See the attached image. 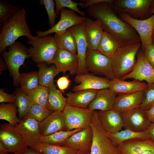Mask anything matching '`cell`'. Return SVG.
Instances as JSON below:
<instances>
[{
  "label": "cell",
  "mask_w": 154,
  "mask_h": 154,
  "mask_svg": "<svg viewBox=\"0 0 154 154\" xmlns=\"http://www.w3.org/2000/svg\"><path fill=\"white\" fill-rule=\"evenodd\" d=\"M87 11L90 16L100 21L104 31L113 36L121 46L141 42L135 30L117 15L108 3L102 2L92 6L88 8Z\"/></svg>",
  "instance_id": "1"
},
{
  "label": "cell",
  "mask_w": 154,
  "mask_h": 154,
  "mask_svg": "<svg viewBox=\"0 0 154 154\" xmlns=\"http://www.w3.org/2000/svg\"><path fill=\"white\" fill-rule=\"evenodd\" d=\"M26 12L24 8L20 9L6 20L0 33V52L14 43L19 37L25 36L28 40L33 36L31 34L26 19Z\"/></svg>",
  "instance_id": "2"
},
{
  "label": "cell",
  "mask_w": 154,
  "mask_h": 154,
  "mask_svg": "<svg viewBox=\"0 0 154 154\" xmlns=\"http://www.w3.org/2000/svg\"><path fill=\"white\" fill-rule=\"evenodd\" d=\"M141 47V42L120 46L110 57L115 78L121 79L132 70L137 53Z\"/></svg>",
  "instance_id": "3"
},
{
  "label": "cell",
  "mask_w": 154,
  "mask_h": 154,
  "mask_svg": "<svg viewBox=\"0 0 154 154\" xmlns=\"http://www.w3.org/2000/svg\"><path fill=\"white\" fill-rule=\"evenodd\" d=\"M27 42L31 46L28 49L29 54L35 62L53 64L54 57L58 48L54 37L33 36Z\"/></svg>",
  "instance_id": "4"
},
{
  "label": "cell",
  "mask_w": 154,
  "mask_h": 154,
  "mask_svg": "<svg viewBox=\"0 0 154 154\" xmlns=\"http://www.w3.org/2000/svg\"><path fill=\"white\" fill-rule=\"evenodd\" d=\"M90 125L93 137L90 154H120L102 126L97 111H94Z\"/></svg>",
  "instance_id": "5"
},
{
  "label": "cell",
  "mask_w": 154,
  "mask_h": 154,
  "mask_svg": "<svg viewBox=\"0 0 154 154\" xmlns=\"http://www.w3.org/2000/svg\"><path fill=\"white\" fill-rule=\"evenodd\" d=\"M1 53L13 77L14 85L18 86L20 84L21 76L19 68L26 59L30 58L28 49L22 43L16 41L8 47V51L5 50Z\"/></svg>",
  "instance_id": "6"
},
{
  "label": "cell",
  "mask_w": 154,
  "mask_h": 154,
  "mask_svg": "<svg viewBox=\"0 0 154 154\" xmlns=\"http://www.w3.org/2000/svg\"><path fill=\"white\" fill-rule=\"evenodd\" d=\"M152 0H111L108 3L117 13H125L135 19H144L149 14Z\"/></svg>",
  "instance_id": "7"
},
{
  "label": "cell",
  "mask_w": 154,
  "mask_h": 154,
  "mask_svg": "<svg viewBox=\"0 0 154 154\" xmlns=\"http://www.w3.org/2000/svg\"><path fill=\"white\" fill-rule=\"evenodd\" d=\"M86 65L93 74L102 75L110 80L115 78L110 58L97 50L87 49Z\"/></svg>",
  "instance_id": "8"
},
{
  "label": "cell",
  "mask_w": 154,
  "mask_h": 154,
  "mask_svg": "<svg viewBox=\"0 0 154 154\" xmlns=\"http://www.w3.org/2000/svg\"><path fill=\"white\" fill-rule=\"evenodd\" d=\"M119 15L122 20L131 26L137 33L142 50L146 46L152 43L154 30V14L144 19H134L125 13H121Z\"/></svg>",
  "instance_id": "9"
},
{
  "label": "cell",
  "mask_w": 154,
  "mask_h": 154,
  "mask_svg": "<svg viewBox=\"0 0 154 154\" xmlns=\"http://www.w3.org/2000/svg\"><path fill=\"white\" fill-rule=\"evenodd\" d=\"M94 111L88 108L83 109L67 105L62 111L66 130L84 128L90 125Z\"/></svg>",
  "instance_id": "10"
},
{
  "label": "cell",
  "mask_w": 154,
  "mask_h": 154,
  "mask_svg": "<svg viewBox=\"0 0 154 154\" xmlns=\"http://www.w3.org/2000/svg\"><path fill=\"white\" fill-rule=\"evenodd\" d=\"M60 14V19L54 26L46 31H37V36L42 37L52 33H61L73 26L84 23L87 18L79 16L74 11L66 8L62 9Z\"/></svg>",
  "instance_id": "11"
},
{
  "label": "cell",
  "mask_w": 154,
  "mask_h": 154,
  "mask_svg": "<svg viewBox=\"0 0 154 154\" xmlns=\"http://www.w3.org/2000/svg\"><path fill=\"white\" fill-rule=\"evenodd\" d=\"M123 127L137 132L145 131L151 122L148 119L145 111L141 107L120 112Z\"/></svg>",
  "instance_id": "12"
},
{
  "label": "cell",
  "mask_w": 154,
  "mask_h": 154,
  "mask_svg": "<svg viewBox=\"0 0 154 154\" xmlns=\"http://www.w3.org/2000/svg\"><path fill=\"white\" fill-rule=\"evenodd\" d=\"M0 141L10 152L27 148V144L16 127L9 123L0 126Z\"/></svg>",
  "instance_id": "13"
},
{
  "label": "cell",
  "mask_w": 154,
  "mask_h": 154,
  "mask_svg": "<svg viewBox=\"0 0 154 154\" xmlns=\"http://www.w3.org/2000/svg\"><path fill=\"white\" fill-rule=\"evenodd\" d=\"M38 123L33 116L27 114L15 126L29 147L40 143L42 136Z\"/></svg>",
  "instance_id": "14"
},
{
  "label": "cell",
  "mask_w": 154,
  "mask_h": 154,
  "mask_svg": "<svg viewBox=\"0 0 154 154\" xmlns=\"http://www.w3.org/2000/svg\"><path fill=\"white\" fill-rule=\"evenodd\" d=\"M129 78L142 82L145 81L147 83H154V69L145 59L141 48L137 53L133 68L121 79L125 80Z\"/></svg>",
  "instance_id": "15"
},
{
  "label": "cell",
  "mask_w": 154,
  "mask_h": 154,
  "mask_svg": "<svg viewBox=\"0 0 154 154\" xmlns=\"http://www.w3.org/2000/svg\"><path fill=\"white\" fill-rule=\"evenodd\" d=\"M110 80L104 77L88 73L76 75L74 82L78 84L73 87L72 90L76 92L82 90H99L109 88Z\"/></svg>",
  "instance_id": "16"
},
{
  "label": "cell",
  "mask_w": 154,
  "mask_h": 154,
  "mask_svg": "<svg viewBox=\"0 0 154 154\" xmlns=\"http://www.w3.org/2000/svg\"><path fill=\"white\" fill-rule=\"evenodd\" d=\"M85 23L73 26L68 29L73 33L76 44L77 54L79 62V67L77 75L88 72L86 65V58L88 46L84 32Z\"/></svg>",
  "instance_id": "17"
},
{
  "label": "cell",
  "mask_w": 154,
  "mask_h": 154,
  "mask_svg": "<svg viewBox=\"0 0 154 154\" xmlns=\"http://www.w3.org/2000/svg\"><path fill=\"white\" fill-rule=\"evenodd\" d=\"M53 64L60 72L65 73L68 71L72 75L78 74L79 62L77 54H73L58 48L54 57Z\"/></svg>",
  "instance_id": "18"
},
{
  "label": "cell",
  "mask_w": 154,
  "mask_h": 154,
  "mask_svg": "<svg viewBox=\"0 0 154 154\" xmlns=\"http://www.w3.org/2000/svg\"><path fill=\"white\" fill-rule=\"evenodd\" d=\"M117 147L120 154H154V142L147 139L127 141Z\"/></svg>",
  "instance_id": "19"
},
{
  "label": "cell",
  "mask_w": 154,
  "mask_h": 154,
  "mask_svg": "<svg viewBox=\"0 0 154 154\" xmlns=\"http://www.w3.org/2000/svg\"><path fill=\"white\" fill-rule=\"evenodd\" d=\"M93 137V130L90 125L72 135L64 146L71 147L78 151L90 150Z\"/></svg>",
  "instance_id": "20"
},
{
  "label": "cell",
  "mask_w": 154,
  "mask_h": 154,
  "mask_svg": "<svg viewBox=\"0 0 154 154\" xmlns=\"http://www.w3.org/2000/svg\"><path fill=\"white\" fill-rule=\"evenodd\" d=\"M144 90L118 95L112 109L120 112L140 107L144 99Z\"/></svg>",
  "instance_id": "21"
},
{
  "label": "cell",
  "mask_w": 154,
  "mask_h": 154,
  "mask_svg": "<svg viewBox=\"0 0 154 154\" xmlns=\"http://www.w3.org/2000/svg\"><path fill=\"white\" fill-rule=\"evenodd\" d=\"M42 136H46L60 131H66L64 116L62 111L52 112L44 120L39 122Z\"/></svg>",
  "instance_id": "22"
},
{
  "label": "cell",
  "mask_w": 154,
  "mask_h": 154,
  "mask_svg": "<svg viewBox=\"0 0 154 154\" xmlns=\"http://www.w3.org/2000/svg\"><path fill=\"white\" fill-rule=\"evenodd\" d=\"M97 112L102 125L107 132L114 133L122 130L123 122L120 112L112 109Z\"/></svg>",
  "instance_id": "23"
},
{
  "label": "cell",
  "mask_w": 154,
  "mask_h": 154,
  "mask_svg": "<svg viewBox=\"0 0 154 154\" xmlns=\"http://www.w3.org/2000/svg\"><path fill=\"white\" fill-rule=\"evenodd\" d=\"M84 29L88 48L97 50L104 32L100 22L97 19L93 21L87 17Z\"/></svg>",
  "instance_id": "24"
},
{
  "label": "cell",
  "mask_w": 154,
  "mask_h": 154,
  "mask_svg": "<svg viewBox=\"0 0 154 154\" xmlns=\"http://www.w3.org/2000/svg\"><path fill=\"white\" fill-rule=\"evenodd\" d=\"M117 95L109 88L98 90L88 108L94 111L111 110L114 105Z\"/></svg>",
  "instance_id": "25"
},
{
  "label": "cell",
  "mask_w": 154,
  "mask_h": 154,
  "mask_svg": "<svg viewBox=\"0 0 154 154\" xmlns=\"http://www.w3.org/2000/svg\"><path fill=\"white\" fill-rule=\"evenodd\" d=\"M147 86V84L144 82L136 80L127 81L115 78L110 80L109 89L119 95L144 90Z\"/></svg>",
  "instance_id": "26"
},
{
  "label": "cell",
  "mask_w": 154,
  "mask_h": 154,
  "mask_svg": "<svg viewBox=\"0 0 154 154\" xmlns=\"http://www.w3.org/2000/svg\"><path fill=\"white\" fill-rule=\"evenodd\" d=\"M97 90H82L66 94L67 105L83 109L88 108L94 99Z\"/></svg>",
  "instance_id": "27"
},
{
  "label": "cell",
  "mask_w": 154,
  "mask_h": 154,
  "mask_svg": "<svg viewBox=\"0 0 154 154\" xmlns=\"http://www.w3.org/2000/svg\"><path fill=\"white\" fill-rule=\"evenodd\" d=\"M66 101V98L63 96L61 91L56 88L54 81L48 88L47 109L52 112H62L67 105Z\"/></svg>",
  "instance_id": "28"
},
{
  "label": "cell",
  "mask_w": 154,
  "mask_h": 154,
  "mask_svg": "<svg viewBox=\"0 0 154 154\" xmlns=\"http://www.w3.org/2000/svg\"><path fill=\"white\" fill-rule=\"evenodd\" d=\"M48 65L45 62L37 63L39 84L47 88L51 85L55 77L60 72L54 64L50 66Z\"/></svg>",
  "instance_id": "29"
},
{
  "label": "cell",
  "mask_w": 154,
  "mask_h": 154,
  "mask_svg": "<svg viewBox=\"0 0 154 154\" xmlns=\"http://www.w3.org/2000/svg\"><path fill=\"white\" fill-rule=\"evenodd\" d=\"M54 37L58 48L64 50L73 54L77 53L75 37L69 29L61 33L55 34Z\"/></svg>",
  "instance_id": "30"
},
{
  "label": "cell",
  "mask_w": 154,
  "mask_h": 154,
  "mask_svg": "<svg viewBox=\"0 0 154 154\" xmlns=\"http://www.w3.org/2000/svg\"><path fill=\"white\" fill-rule=\"evenodd\" d=\"M120 46L118 41L113 36L104 31L97 50L110 58Z\"/></svg>",
  "instance_id": "31"
},
{
  "label": "cell",
  "mask_w": 154,
  "mask_h": 154,
  "mask_svg": "<svg viewBox=\"0 0 154 154\" xmlns=\"http://www.w3.org/2000/svg\"><path fill=\"white\" fill-rule=\"evenodd\" d=\"M107 133L112 141L117 146L121 143L129 140L147 139L146 130L141 132H137L124 129L117 133Z\"/></svg>",
  "instance_id": "32"
},
{
  "label": "cell",
  "mask_w": 154,
  "mask_h": 154,
  "mask_svg": "<svg viewBox=\"0 0 154 154\" xmlns=\"http://www.w3.org/2000/svg\"><path fill=\"white\" fill-rule=\"evenodd\" d=\"M84 128H79L70 131H60L46 136H42L40 139V143L64 146L66 141L70 136Z\"/></svg>",
  "instance_id": "33"
},
{
  "label": "cell",
  "mask_w": 154,
  "mask_h": 154,
  "mask_svg": "<svg viewBox=\"0 0 154 154\" xmlns=\"http://www.w3.org/2000/svg\"><path fill=\"white\" fill-rule=\"evenodd\" d=\"M21 74L20 88L25 94L28 95L40 85L38 72H37L23 73Z\"/></svg>",
  "instance_id": "34"
},
{
  "label": "cell",
  "mask_w": 154,
  "mask_h": 154,
  "mask_svg": "<svg viewBox=\"0 0 154 154\" xmlns=\"http://www.w3.org/2000/svg\"><path fill=\"white\" fill-rule=\"evenodd\" d=\"M30 148L44 154H76L78 152L76 149L69 147L41 143Z\"/></svg>",
  "instance_id": "35"
},
{
  "label": "cell",
  "mask_w": 154,
  "mask_h": 154,
  "mask_svg": "<svg viewBox=\"0 0 154 154\" xmlns=\"http://www.w3.org/2000/svg\"><path fill=\"white\" fill-rule=\"evenodd\" d=\"M18 108L15 103L1 104L0 106V119L7 121L16 126L20 120L17 116Z\"/></svg>",
  "instance_id": "36"
},
{
  "label": "cell",
  "mask_w": 154,
  "mask_h": 154,
  "mask_svg": "<svg viewBox=\"0 0 154 154\" xmlns=\"http://www.w3.org/2000/svg\"><path fill=\"white\" fill-rule=\"evenodd\" d=\"M15 103L18 108L19 119L22 120L28 114L33 104L29 96L24 94L21 88L15 92Z\"/></svg>",
  "instance_id": "37"
},
{
  "label": "cell",
  "mask_w": 154,
  "mask_h": 154,
  "mask_svg": "<svg viewBox=\"0 0 154 154\" xmlns=\"http://www.w3.org/2000/svg\"><path fill=\"white\" fill-rule=\"evenodd\" d=\"M48 95V88L40 85L28 96L33 104L40 105L47 109Z\"/></svg>",
  "instance_id": "38"
},
{
  "label": "cell",
  "mask_w": 154,
  "mask_h": 154,
  "mask_svg": "<svg viewBox=\"0 0 154 154\" xmlns=\"http://www.w3.org/2000/svg\"><path fill=\"white\" fill-rule=\"evenodd\" d=\"M55 11L57 15L60 13L62 9L66 8L77 12L82 16L85 17V13L80 10L78 7V5L80 6L82 5V2L77 3L71 0H55Z\"/></svg>",
  "instance_id": "39"
},
{
  "label": "cell",
  "mask_w": 154,
  "mask_h": 154,
  "mask_svg": "<svg viewBox=\"0 0 154 154\" xmlns=\"http://www.w3.org/2000/svg\"><path fill=\"white\" fill-rule=\"evenodd\" d=\"M20 8L17 6L9 3L3 0H0V23L1 24Z\"/></svg>",
  "instance_id": "40"
},
{
  "label": "cell",
  "mask_w": 154,
  "mask_h": 154,
  "mask_svg": "<svg viewBox=\"0 0 154 154\" xmlns=\"http://www.w3.org/2000/svg\"><path fill=\"white\" fill-rule=\"evenodd\" d=\"M39 4L44 6L48 17L50 26L53 27L56 24V18L58 17L55 9V1L54 0H40Z\"/></svg>",
  "instance_id": "41"
},
{
  "label": "cell",
  "mask_w": 154,
  "mask_h": 154,
  "mask_svg": "<svg viewBox=\"0 0 154 154\" xmlns=\"http://www.w3.org/2000/svg\"><path fill=\"white\" fill-rule=\"evenodd\" d=\"M52 112L44 107L37 104H33L28 114L33 116L38 122L42 121Z\"/></svg>",
  "instance_id": "42"
},
{
  "label": "cell",
  "mask_w": 154,
  "mask_h": 154,
  "mask_svg": "<svg viewBox=\"0 0 154 154\" xmlns=\"http://www.w3.org/2000/svg\"><path fill=\"white\" fill-rule=\"evenodd\" d=\"M147 85L143 100L140 107L145 111L154 104V83H147Z\"/></svg>",
  "instance_id": "43"
},
{
  "label": "cell",
  "mask_w": 154,
  "mask_h": 154,
  "mask_svg": "<svg viewBox=\"0 0 154 154\" xmlns=\"http://www.w3.org/2000/svg\"><path fill=\"white\" fill-rule=\"evenodd\" d=\"M142 51L145 59L154 69V46L152 43Z\"/></svg>",
  "instance_id": "44"
},
{
  "label": "cell",
  "mask_w": 154,
  "mask_h": 154,
  "mask_svg": "<svg viewBox=\"0 0 154 154\" xmlns=\"http://www.w3.org/2000/svg\"><path fill=\"white\" fill-rule=\"evenodd\" d=\"M16 97L15 95L10 94L4 92L1 89H0V102L15 103Z\"/></svg>",
  "instance_id": "45"
},
{
  "label": "cell",
  "mask_w": 154,
  "mask_h": 154,
  "mask_svg": "<svg viewBox=\"0 0 154 154\" xmlns=\"http://www.w3.org/2000/svg\"><path fill=\"white\" fill-rule=\"evenodd\" d=\"M57 85L59 89L62 92L67 89L70 85V81L68 76H62L56 81Z\"/></svg>",
  "instance_id": "46"
},
{
  "label": "cell",
  "mask_w": 154,
  "mask_h": 154,
  "mask_svg": "<svg viewBox=\"0 0 154 154\" xmlns=\"http://www.w3.org/2000/svg\"><path fill=\"white\" fill-rule=\"evenodd\" d=\"M111 0H84L80 6L82 8H86L102 2L110 3Z\"/></svg>",
  "instance_id": "47"
},
{
  "label": "cell",
  "mask_w": 154,
  "mask_h": 154,
  "mask_svg": "<svg viewBox=\"0 0 154 154\" xmlns=\"http://www.w3.org/2000/svg\"><path fill=\"white\" fill-rule=\"evenodd\" d=\"M15 154H44L34 149L28 148L14 152Z\"/></svg>",
  "instance_id": "48"
},
{
  "label": "cell",
  "mask_w": 154,
  "mask_h": 154,
  "mask_svg": "<svg viewBox=\"0 0 154 154\" xmlns=\"http://www.w3.org/2000/svg\"><path fill=\"white\" fill-rule=\"evenodd\" d=\"M146 131L147 139L154 142V122L151 123Z\"/></svg>",
  "instance_id": "49"
},
{
  "label": "cell",
  "mask_w": 154,
  "mask_h": 154,
  "mask_svg": "<svg viewBox=\"0 0 154 154\" xmlns=\"http://www.w3.org/2000/svg\"><path fill=\"white\" fill-rule=\"evenodd\" d=\"M145 112L149 120L151 123L154 122V104L145 110Z\"/></svg>",
  "instance_id": "50"
},
{
  "label": "cell",
  "mask_w": 154,
  "mask_h": 154,
  "mask_svg": "<svg viewBox=\"0 0 154 154\" xmlns=\"http://www.w3.org/2000/svg\"><path fill=\"white\" fill-rule=\"evenodd\" d=\"M0 73L2 72V71L6 70L8 68L4 60L1 56L0 57Z\"/></svg>",
  "instance_id": "51"
},
{
  "label": "cell",
  "mask_w": 154,
  "mask_h": 154,
  "mask_svg": "<svg viewBox=\"0 0 154 154\" xmlns=\"http://www.w3.org/2000/svg\"><path fill=\"white\" fill-rule=\"evenodd\" d=\"M9 152V150L0 141V154H7Z\"/></svg>",
  "instance_id": "52"
},
{
  "label": "cell",
  "mask_w": 154,
  "mask_h": 154,
  "mask_svg": "<svg viewBox=\"0 0 154 154\" xmlns=\"http://www.w3.org/2000/svg\"><path fill=\"white\" fill-rule=\"evenodd\" d=\"M149 14L151 15L154 14V0H152L149 9Z\"/></svg>",
  "instance_id": "53"
},
{
  "label": "cell",
  "mask_w": 154,
  "mask_h": 154,
  "mask_svg": "<svg viewBox=\"0 0 154 154\" xmlns=\"http://www.w3.org/2000/svg\"><path fill=\"white\" fill-rule=\"evenodd\" d=\"M90 150L85 151H79L76 154H90Z\"/></svg>",
  "instance_id": "54"
},
{
  "label": "cell",
  "mask_w": 154,
  "mask_h": 154,
  "mask_svg": "<svg viewBox=\"0 0 154 154\" xmlns=\"http://www.w3.org/2000/svg\"><path fill=\"white\" fill-rule=\"evenodd\" d=\"M152 44L154 46V36L153 37L152 39Z\"/></svg>",
  "instance_id": "55"
},
{
  "label": "cell",
  "mask_w": 154,
  "mask_h": 154,
  "mask_svg": "<svg viewBox=\"0 0 154 154\" xmlns=\"http://www.w3.org/2000/svg\"><path fill=\"white\" fill-rule=\"evenodd\" d=\"M154 36V30L153 33V36Z\"/></svg>",
  "instance_id": "56"
}]
</instances>
